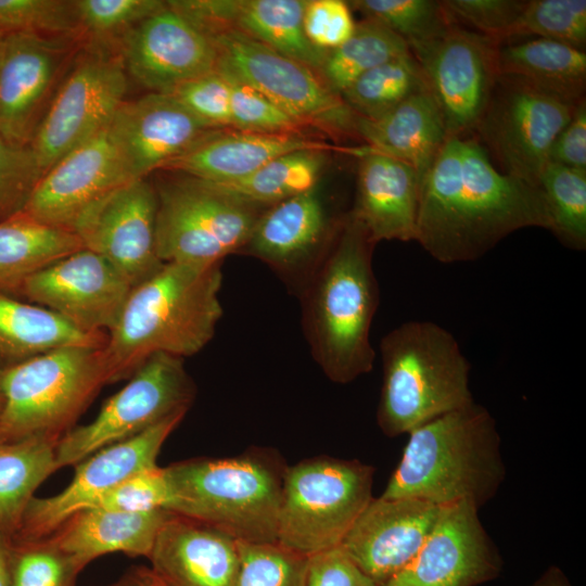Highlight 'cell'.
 I'll use <instances>...</instances> for the list:
<instances>
[{
  "label": "cell",
  "mask_w": 586,
  "mask_h": 586,
  "mask_svg": "<svg viewBox=\"0 0 586 586\" xmlns=\"http://www.w3.org/2000/svg\"><path fill=\"white\" fill-rule=\"evenodd\" d=\"M167 495L164 468L156 466L129 476L93 507L126 512H149L164 509Z\"/></svg>",
  "instance_id": "cell-49"
},
{
  "label": "cell",
  "mask_w": 586,
  "mask_h": 586,
  "mask_svg": "<svg viewBox=\"0 0 586 586\" xmlns=\"http://www.w3.org/2000/svg\"><path fill=\"white\" fill-rule=\"evenodd\" d=\"M382 386L377 422L395 437L474 403L470 362L455 336L432 321H408L380 343Z\"/></svg>",
  "instance_id": "cell-5"
},
{
  "label": "cell",
  "mask_w": 586,
  "mask_h": 586,
  "mask_svg": "<svg viewBox=\"0 0 586 586\" xmlns=\"http://www.w3.org/2000/svg\"><path fill=\"white\" fill-rule=\"evenodd\" d=\"M303 26L311 44L329 52L353 35L356 22L346 1L307 0Z\"/></svg>",
  "instance_id": "cell-50"
},
{
  "label": "cell",
  "mask_w": 586,
  "mask_h": 586,
  "mask_svg": "<svg viewBox=\"0 0 586 586\" xmlns=\"http://www.w3.org/2000/svg\"><path fill=\"white\" fill-rule=\"evenodd\" d=\"M78 28L74 1L0 0V35L33 31L68 36Z\"/></svg>",
  "instance_id": "cell-44"
},
{
  "label": "cell",
  "mask_w": 586,
  "mask_h": 586,
  "mask_svg": "<svg viewBox=\"0 0 586 586\" xmlns=\"http://www.w3.org/2000/svg\"><path fill=\"white\" fill-rule=\"evenodd\" d=\"M527 227L549 229L539 188L497 169L473 136L447 137L420 181L415 241L441 263L472 262Z\"/></svg>",
  "instance_id": "cell-1"
},
{
  "label": "cell",
  "mask_w": 586,
  "mask_h": 586,
  "mask_svg": "<svg viewBox=\"0 0 586 586\" xmlns=\"http://www.w3.org/2000/svg\"><path fill=\"white\" fill-rule=\"evenodd\" d=\"M424 90L425 78L410 52L365 73L340 95L356 117L378 119Z\"/></svg>",
  "instance_id": "cell-37"
},
{
  "label": "cell",
  "mask_w": 586,
  "mask_h": 586,
  "mask_svg": "<svg viewBox=\"0 0 586 586\" xmlns=\"http://www.w3.org/2000/svg\"><path fill=\"white\" fill-rule=\"evenodd\" d=\"M67 36L21 31L5 35L0 53V135L27 145L64 58Z\"/></svg>",
  "instance_id": "cell-23"
},
{
  "label": "cell",
  "mask_w": 586,
  "mask_h": 586,
  "mask_svg": "<svg viewBox=\"0 0 586 586\" xmlns=\"http://www.w3.org/2000/svg\"><path fill=\"white\" fill-rule=\"evenodd\" d=\"M11 539L0 530V586H10Z\"/></svg>",
  "instance_id": "cell-53"
},
{
  "label": "cell",
  "mask_w": 586,
  "mask_h": 586,
  "mask_svg": "<svg viewBox=\"0 0 586 586\" xmlns=\"http://www.w3.org/2000/svg\"><path fill=\"white\" fill-rule=\"evenodd\" d=\"M42 173L27 145L0 135V222L22 213Z\"/></svg>",
  "instance_id": "cell-45"
},
{
  "label": "cell",
  "mask_w": 586,
  "mask_h": 586,
  "mask_svg": "<svg viewBox=\"0 0 586 586\" xmlns=\"http://www.w3.org/2000/svg\"><path fill=\"white\" fill-rule=\"evenodd\" d=\"M327 142L304 133H258L215 129L163 169L224 183L254 173L271 160L301 150H326Z\"/></svg>",
  "instance_id": "cell-27"
},
{
  "label": "cell",
  "mask_w": 586,
  "mask_h": 586,
  "mask_svg": "<svg viewBox=\"0 0 586 586\" xmlns=\"http://www.w3.org/2000/svg\"><path fill=\"white\" fill-rule=\"evenodd\" d=\"M442 3L455 23H464L472 30L501 43L506 41L526 1L444 0Z\"/></svg>",
  "instance_id": "cell-47"
},
{
  "label": "cell",
  "mask_w": 586,
  "mask_h": 586,
  "mask_svg": "<svg viewBox=\"0 0 586 586\" xmlns=\"http://www.w3.org/2000/svg\"><path fill=\"white\" fill-rule=\"evenodd\" d=\"M176 174L154 186L161 260L208 265L240 253L265 208L206 181Z\"/></svg>",
  "instance_id": "cell-9"
},
{
  "label": "cell",
  "mask_w": 586,
  "mask_h": 586,
  "mask_svg": "<svg viewBox=\"0 0 586 586\" xmlns=\"http://www.w3.org/2000/svg\"><path fill=\"white\" fill-rule=\"evenodd\" d=\"M79 572L73 561L47 539L11 540L10 586H74Z\"/></svg>",
  "instance_id": "cell-42"
},
{
  "label": "cell",
  "mask_w": 586,
  "mask_h": 586,
  "mask_svg": "<svg viewBox=\"0 0 586 586\" xmlns=\"http://www.w3.org/2000/svg\"><path fill=\"white\" fill-rule=\"evenodd\" d=\"M329 152L326 150L291 152L271 160L241 179L208 183L238 199L266 208L318 187Z\"/></svg>",
  "instance_id": "cell-35"
},
{
  "label": "cell",
  "mask_w": 586,
  "mask_h": 586,
  "mask_svg": "<svg viewBox=\"0 0 586 586\" xmlns=\"http://www.w3.org/2000/svg\"><path fill=\"white\" fill-rule=\"evenodd\" d=\"M3 38H4V35H0V53H1V48L3 43Z\"/></svg>",
  "instance_id": "cell-56"
},
{
  "label": "cell",
  "mask_w": 586,
  "mask_h": 586,
  "mask_svg": "<svg viewBox=\"0 0 586 586\" xmlns=\"http://www.w3.org/2000/svg\"><path fill=\"white\" fill-rule=\"evenodd\" d=\"M307 0H218L216 20L222 31L234 29L320 73L328 52L306 37Z\"/></svg>",
  "instance_id": "cell-31"
},
{
  "label": "cell",
  "mask_w": 586,
  "mask_h": 586,
  "mask_svg": "<svg viewBox=\"0 0 586 586\" xmlns=\"http://www.w3.org/2000/svg\"><path fill=\"white\" fill-rule=\"evenodd\" d=\"M339 226L333 228L316 187L266 207L241 252L263 260L283 276L303 273L307 280Z\"/></svg>",
  "instance_id": "cell-24"
},
{
  "label": "cell",
  "mask_w": 586,
  "mask_h": 586,
  "mask_svg": "<svg viewBox=\"0 0 586 586\" xmlns=\"http://www.w3.org/2000/svg\"><path fill=\"white\" fill-rule=\"evenodd\" d=\"M152 586H235L238 542L199 521L173 514L148 557Z\"/></svg>",
  "instance_id": "cell-25"
},
{
  "label": "cell",
  "mask_w": 586,
  "mask_h": 586,
  "mask_svg": "<svg viewBox=\"0 0 586 586\" xmlns=\"http://www.w3.org/2000/svg\"><path fill=\"white\" fill-rule=\"evenodd\" d=\"M358 157L356 194L348 213L369 239L415 241L420 181L406 163L364 148Z\"/></svg>",
  "instance_id": "cell-26"
},
{
  "label": "cell",
  "mask_w": 586,
  "mask_h": 586,
  "mask_svg": "<svg viewBox=\"0 0 586 586\" xmlns=\"http://www.w3.org/2000/svg\"><path fill=\"white\" fill-rule=\"evenodd\" d=\"M408 435L382 498H416L440 507L468 502L480 509L506 479L496 421L479 404L440 416Z\"/></svg>",
  "instance_id": "cell-4"
},
{
  "label": "cell",
  "mask_w": 586,
  "mask_h": 586,
  "mask_svg": "<svg viewBox=\"0 0 586 586\" xmlns=\"http://www.w3.org/2000/svg\"><path fill=\"white\" fill-rule=\"evenodd\" d=\"M126 72L151 92L171 93L216 69L211 37L166 5L120 36Z\"/></svg>",
  "instance_id": "cell-19"
},
{
  "label": "cell",
  "mask_w": 586,
  "mask_h": 586,
  "mask_svg": "<svg viewBox=\"0 0 586 586\" xmlns=\"http://www.w3.org/2000/svg\"><path fill=\"white\" fill-rule=\"evenodd\" d=\"M168 512L245 543H276L282 473L255 455L199 458L164 468Z\"/></svg>",
  "instance_id": "cell-6"
},
{
  "label": "cell",
  "mask_w": 586,
  "mask_h": 586,
  "mask_svg": "<svg viewBox=\"0 0 586 586\" xmlns=\"http://www.w3.org/2000/svg\"><path fill=\"white\" fill-rule=\"evenodd\" d=\"M132 288L110 262L82 247L29 276L18 298L46 307L84 332L107 334Z\"/></svg>",
  "instance_id": "cell-16"
},
{
  "label": "cell",
  "mask_w": 586,
  "mask_h": 586,
  "mask_svg": "<svg viewBox=\"0 0 586 586\" xmlns=\"http://www.w3.org/2000/svg\"><path fill=\"white\" fill-rule=\"evenodd\" d=\"M130 181L106 128L44 173L22 213L72 231L87 208Z\"/></svg>",
  "instance_id": "cell-21"
},
{
  "label": "cell",
  "mask_w": 586,
  "mask_h": 586,
  "mask_svg": "<svg viewBox=\"0 0 586 586\" xmlns=\"http://www.w3.org/2000/svg\"><path fill=\"white\" fill-rule=\"evenodd\" d=\"M112 586H152L146 574V570L137 572L136 574L128 576L127 578L114 584Z\"/></svg>",
  "instance_id": "cell-55"
},
{
  "label": "cell",
  "mask_w": 586,
  "mask_h": 586,
  "mask_svg": "<svg viewBox=\"0 0 586 586\" xmlns=\"http://www.w3.org/2000/svg\"><path fill=\"white\" fill-rule=\"evenodd\" d=\"M538 188L543 193L549 229L572 250L586 247V173L556 163L544 168Z\"/></svg>",
  "instance_id": "cell-38"
},
{
  "label": "cell",
  "mask_w": 586,
  "mask_h": 586,
  "mask_svg": "<svg viewBox=\"0 0 586 586\" xmlns=\"http://www.w3.org/2000/svg\"><path fill=\"white\" fill-rule=\"evenodd\" d=\"M306 586H379L341 546L309 557Z\"/></svg>",
  "instance_id": "cell-51"
},
{
  "label": "cell",
  "mask_w": 586,
  "mask_h": 586,
  "mask_svg": "<svg viewBox=\"0 0 586 586\" xmlns=\"http://www.w3.org/2000/svg\"><path fill=\"white\" fill-rule=\"evenodd\" d=\"M59 438L33 436L0 443V530L10 538L40 484L55 472Z\"/></svg>",
  "instance_id": "cell-34"
},
{
  "label": "cell",
  "mask_w": 586,
  "mask_h": 586,
  "mask_svg": "<svg viewBox=\"0 0 586 586\" xmlns=\"http://www.w3.org/2000/svg\"><path fill=\"white\" fill-rule=\"evenodd\" d=\"M194 397L195 385L183 358L152 355L123 388L104 402L92 421L75 425L60 438L55 470L75 466L103 447L132 437L175 413L187 412Z\"/></svg>",
  "instance_id": "cell-10"
},
{
  "label": "cell",
  "mask_w": 586,
  "mask_h": 586,
  "mask_svg": "<svg viewBox=\"0 0 586 586\" xmlns=\"http://www.w3.org/2000/svg\"><path fill=\"white\" fill-rule=\"evenodd\" d=\"M79 28L97 37L123 35L166 5L160 0L74 1Z\"/></svg>",
  "instance_id": "cell-46"
},
{
  "label": "cell",
  "mask_w": 586,
  "mask_h": 586,
  "mask_svg": "<svg viewBox=\"0 0 586 586\" xmlns=\"http://www.w3.org/2000/svg\"><path fill=\"white\" fill-rule=\"evenodd\" d=\"M126 90L119 53L98 49L78 61L28 143L42 175L107 128Z\"/></svg>",
  "instance_id": "cell-12"
},
{
  "label": "cell",
  "mask_w": 586,
  "mask_h": 586,
  "mask_svg": "<svg viewBox=\"0 0 586 586\" xmlns=\"http://www.w3.org/2000/svg\"><path fill=\"white\" fill-rule=\"evenodd\" d=\"M354 131L369 149L412 167L419 181L448 137L441 111L429 90L411 95L378 119L356 117Z\"/></svg>",
  "instance_id": "cell-29"
},
{
  "label": "cell",
  "mask_w": 586,
  "mask_h": 586,
  "mask_svg": "<svg viewBox=\"0 0 586 586\" xmlns=\"http://www.w3.org/2000/svg\"><path fill=\"white\" fill-rule=\"evenodd\" d=\"M530 586H572V584L561 569L551 565Z\"/></svg>",
  "instance_id": "cell-54"
},
{
  "label": "cell",
  "mask_w": 586,
  "mask_h": 586,
  "mask_svg": "<svg viewBox=\"0 0 586 586\" xmlns=\"http://www.w3.org/2000/svg\"><path fill=\"white\" fill-rule=\"evenodd\" d=\"M348 4L398 35L408 46L436 38L455 24L442 1L354 0Z\"/></svg>",
  "instance_id": "cell-39"
},
{
  "label": "cell",
  "mask_w": 586,
  "mask_h": 586,
  "mask_svg": "<svg viewBox=\"0 0 586 586\" xmlns=\"http://www.w3.org/2000/svg\"><path fill=\"white\" fill-rule=\"evenodd\" d=\"M171 515L164 509L126 512L91 507L73 514L43 539L81 571L93 559L112 552L148 558L160 530Z\"/></svg>",
  "instance_id": "cell-28"
},
{
  "label": "cell",
  "mask_w": 586,
  "mask_h": 586,
  "mask_svg": "<svg viewBox=\"0 0 586 586\" xmlns=\"http://www.w3.org/2000/svg\"><path fill=\"white\" fill-rule=\"evenodd\" d=\"M216 69L233 76L309 127L355 132L356 116L307 65L234 29L212 37Z\"/></svg>",
  "instance_id": "cell-11"
},
{
  "label": "cell",
  "mask_w": 586,
  "mask_h": 586,
  "mask_svg": "<svg viewBox=\"0 0 586 586\" xmlns=\"http://www.w3.org/2000/svg\"><path fill=\"white\" fill-rule=\"evenodd\" d=\"M156 214L155 187L138 179L87 208L72 231L84 249L105 258L135 286L164 264L156 249Z\"/></svg>",
  "instance_id": "cell-17"
},
{
  "label": "cell",
  "mask_w": 586,
  "mask_h": 586,
  "mask_svg": "<svg viewBox=\"0 0 586 586\" xmlns=\"http://www.w3.org/2000/svg\"><path fill=\"white\" fill-rule=\"evenodd\" d=\"M171 93L211 127L230 128V86L217 69L182 84Z\"/></svg>",
  "instance_id": "cell-48"
},
{
  "label": "cell",
  "mask_w": 586,
  "mask_h": 586,
  "mask_svg": "<svg viewBox=\"0 0 586 586\" xmlns=\"http://www.w3.org/2000/svg\"><path fill=\"white\" fill-rule=\"evenodd\" d=\"M374 468L328 456L283 470L277 543L310 557L341 546L373 498Z\"/></svg>",
  "instance_id": "cell-8"
},
{
  "label": "cell",
  "mask_w": 586,
  "mask_h": 586,
  "mask_svg": "<svg viewBox=\"0 0 586 586\" xmlns=\"http://www.w3.org/2000/svg\"><path fill=\"white\" fill-rule=\"evenodd\" d=\"M374 243L349 214L304 290V327L313 356L331 381L346 384L373 368L370 328L379 303Z\"/></svg>",
  "instance_id": "cell-3"
},
{
  "label": "cell",
  "mask_w": 586,
  "mask_h": 586,
  "mask_svg": "<svg viewBox=\"0 0 586 586\" xmlns=\"http://www.w3.org/2000/svg\"><path fill=\"white\" fill-rule=\"evenodd\" d=\"M235 586H306L309 557L276 543L238 542Z\"/></svg>",
  "instance_id": "cell-41"
},
{
  "label": "cell",
  "mask_w": 586,
  "mask_h": 586,
  "mask_svg": "<svg viewBox=\"0 0 586 586\" xmlns=\"http://www.w3.org/2000/svg\"><path fill=\"white\" fill-rule=\"evenodd\" d=\"M409 53L403 38L366 18L356 23L353 35L344 43L327 53L320 75L335 93L341 94L365 73Z\"/></svg>",
  "instance_id": "cell-36"
},
{
  "label": "cell",
  "mask_w": 586,
  "mask_h": 586,
  "mask_svg": "<svg viewBox=\"0 0 586 586\" xmlns=\"http://www.w3.org/2000/svg\"><path fill=\"white\" fill-rule=\"evenodd\" d=\"M441 508L416 498L373 497L341 547L367 576L381 586L417 556Z\"/></svg>",
  "instance_id": "cell-22"
},
{
  "label": "cell",
  "mask_w": 586,
  "mask_h": 586,
  "mask_svg": "<svg viewBox=\"0 0 586 586\" xmlns=\"http://www.w3.org/2000/svg\"><path fill=\"white\" fill-rule=\"evenodd\" d=\"M218 72L230 86L231 129L258 133H304L303 130L308 128L251 86Z\"/></svg>",
  "instance_id": "cell-43"
},
{
  "label": "cell",
  "mask_w": 586,
  "mask_h": 586,
  "mask_svg": "<svg viewBox=\"0 0 586 586\" xmlns=\"http://www.w3.org/2000/svg\"><path fill=\"white\" fill-rule=\"evenodd\" d=\"M502 559L468 502L441 508L412 561L381 586H476L501 573Z\"/></svg>",
  "instance_id": "cell-18"
},
{
  "label": "cell",
  "mask_w": 586,
  "mask_h": 586,
  "mask_svg": "<svg viewBox=\"0 0 586 586\" xmlns=\"http://www.w3.org/2000/svg\"><path fill=\"white\" fill-rule=\"evenodd\" d=\"M549 162L586 173V101L579 102L564 128L556 137Z\"/></svg>",
  "instance_id": "cell-52"
},
{
  "label": "cell",
  "mask_w": 586,
  "mask_h": 586,
  "mask_svg": "<svg viewBox=\"0 0 586 586\" xmlns=\"http://www.w3.org/2000/svg\"><path fill=\"white\" fill-rule=\"evenodd\" d=\"M574 109L520 80L499 76L475 133L500 171L538 188L551 145Z\"/></svg>",
  "instance_id": "cell-14"
},
{
  "label": "cell",
  "mask_w": 586,
  "mask_h": 586,
  "mask_svg": "<svg viewBox=\"0 0 586 586\" xmlns=\"http://www.w3.org/2000/svg\"><path fill=\"white\" fill-rule=\"evenodd\" d=\"M187 412L175 413L145 431L99 449L75 464V474L60 493L34 497L12 542L43 539L80 510L91 508L123 481L157 466L156 458Z\"/></svg>",
  "instance_id": "cell-15"
},
{
  "label": "cell",
  "mask_w": 586,
  "mask_h": 586,
  "mask_svg": "<svg viewBox=\"0 0 586 586\" xmlns=\"http://www.w3.org/2000/svg\"><path fill=\"white\" fill-rule=\"evenodd\" d=\"M221 282V263L170 262L135 285L103 346L112 382L130 378L152 355L203 349L222 316Z\"/></svg>",
  "instance_id": "cell-2"
},
{
  "label": "cell",
  "mask_w": 586,
  "mask_h": 586,
  "mask_svg": "<svg viewBox=\"0 0 586 586\" xmlns=\"http://www.w3.org/2000/svg\"><path fill=\"white\" fill-rule=\"evenodd\" d=\"M105 342L106 334L84 332L46 307L0 292V369L58 348Z\"/></svg>",
  "instance_id": "cell-32"
},
{
  "label": "cell",
  "mask_w": 586,
  "mask_h": 586,
  "mask_svg": "<svg viewBox=\"0 0 586 586\" xmlns=\"http://www.w3.org/2000/svg\"><path fill=\"white\" fill-rule=\"evenodd\" d=\"M525 36H536L585 50L586 1H526L506 41Z\"/></svg>",
  "instance_id": "cell-40"
},
{
  "label": "cell",
  "mask_w": 586,
  "mask_h": 586,
  "mask_svg": "<svg viewBox=\"0 0 586 586\" xmlns=\"http://www.w3.org/2000/svg\"><path fill=\"white\" fill-rule=\"evenodd\" d=\"M109 383L103 346L62 347L0 369V443L33 436L60 440Z\"/></svg>",
  "instance_id": "cell-7"
},
{
  "label": "cell",
  "mask_w": 586,
  "mask_h": 586,
  "mask_svg": "<svg viewBox=\"0 0 586 586\" xmlns=\"http://www.w3.org/2000/svg\"><path fill=\"white\" fill-rule=\"evenodd\" d=\"M215 128L173 93L149 92L117 109L107 133L131 180L163 169Z\"/></svg>",
  "instance_id": "cell-20"
},
{
  "label": "cell",
  "mask_w": 586,
  "mask_h": 586,
  "mask_svg": "<svg viewBox=\"0 0 586 586\" xmlns=\"http://www.w3.org/2000/svg\"><path fill=\"white\" fill-rule=\"evenodd\" d=\"M2 407H3V398L0 395V415H1V411H2Z\"/></svg>",
  "instance_id": "cell-57"
},
{
  "label": "cell",
  "mask_w": 586,
  "mask_h": 586,
  "mask_svg": "<svg viewBox=\"0 0 586 586\" xmlns=\"http://www.w3.org/2000/svg\"><path fill=\"white\" fill-rule=\"evenodd\" d=\"M498 42L455 23L443 35L409 44L448 137L475 133L499 77Z\"/></svg>",
  "instance_id": "cell-13"
},
{
  "label": "cell",
  "mask_w": 586,
  "mask_h": 586,
  "mask_svg": "<svg viewBox=\"0 0 586 586\" xmlns=\"http://www.w3.org/2000/svg\"><path fill=\"white\" fill-rule=\"evenodd\" d=\"M499 76L513 78L560 102L585 100L586 53L574 47L535 38L498 44Z\"/></svg>",
  "instance_id": "cell-30"
},
{
  "label": "cell",
  "mask_w": 586,
  "mask_h": 586,
  "mask_svg": "<svg viewBox=\"0 0 586 586\" xmlns=\"http://www.w3.org/2000/svg\"><path fill=\"white\" fill-rule=\"evenodd\" d=\"M80 249L74 232L23 213L0 222V292L18 298L29 276Z\"/></svg>",
  "instance_id": "cell-33"
}]
</instances>
